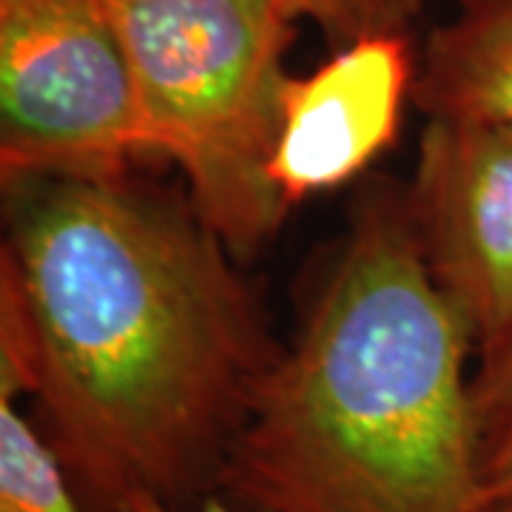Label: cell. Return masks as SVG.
Returning <instances> with one entry per match:
<instances>
[{
    "label": "cell",
    "mask_w": 512,
    "mask_h": 512,
    "mask_svg": "<svg viewBox=\"0 0 512 512\" xmlns=\"http://www.w3.org/2000/svg\"><path fill=\"white\" fill-rule=\"evenodd\" d=\"M0 262V399L35 396L92 512L191 507L274 362L231 251L117 180L15 185Z\"/></svg>",
    "instance_id": "1"
},
{
    "label": "cell",
    "mask_w": 512,
    "mask_h": 512,
    "mask_svg": "<svg viewBox=\"0 0 512 512\" xmlns=\"http://www.w3.org/2000/svg\"><path fill=\"white\" fill-rule=\"evenodd\" d=\"M470 345L407 202L367 200L214 490L251 512H484Z\"/></svg>",
    "instance_id": "2"
},
{
    "label": "cell",
    "mask_w": 512,
    "mask_h": 512,
    "mask_svg": "<svg viewBox=\"0 0 512 512\" xmlns=\"http://www.w3.org/2000/svg\"><path fill=\"white\" fill-rule=\"evenodd\" d=\"M123 40L146 154L180 168L191 211L234 256L279 231L268 177L296 37L271 0H106Z\"/></svg>",
    "instance_id": "3"
},
{
    "label": "cell",
    "mask_w": 512,
    "mask_h": 512,
    "mask_svg": "<svg viewBox=\"0 0 512 512\" xmlns=\"http://www.w3.org/2000/svg\"><path fill=\"white\" fill-rule=\"evenodd\" d=\"M146 154L134 74L106 0H0V171L117 180Z\"/></svg>",
    "instance_id": "4"
},
{
    "label": "cell",
    "mask_w": 512,
    "mask_h": 512,
    "mask_svg": "<svg viewBox=\"0 0 512 512\" xmlns=\"http://www.w3.org/2000/svg\"><path fill=\"white\" fill-rule=\"evenodd\" d=\"M404 202L473 345H501L512 333V128L430 120Z\"/></svg>",
    "instance_id": "5"
},
{
    "label": "cell",
    "mask_w": 512,
    "mask_h": 512,
    "mask_svg": "<svg viewBox=\"0 0 512 512\" xmlns=\"http://www.w3.org/2000/svg\"><path fill=\"white\" fill-rule=\"evenodd\" d=\"M416 60L407 35H370L288 77L268 177L288 205L353 180L393 146Z\"/></svg>",
    "instance_id": "6"
},
{
    "label": "cell",
    "mask_w": 512,
    "mask_h": 512,
    "mask_svg": "<svg viewBox=\"0 0 512 512\" xmlns=\"http://www.w3.org/2000/svg\"><path fill=\"white\" fill-rule=\"evenodd\" d=\"M410 97L430 120L512 128V0H461L427 37Z\"/></svg>",
    "instance_id": "7"
},
{
    "label": "cell",
    "mask_w": 512,
    "mask_h": 512,
    "mask_svg": "<svg viewBox=\"0 0 512 512\" xmlns=\"http://www.w3.org/2000/svg\"><path fill=\"white\" fill-rule=\"evenodd\" d=\"M0 512H83L49 439L0 399Z\"/></svg>",
    "instance_id": "8"
},
{
    "label": "cell",
    "mask_w": 512,
    "mask_h": 512,
    "mask_svg": "<svg viewBox=\"0 0 512 512\" xmlns=\"http://www.w3.org/2000/svg\"><path fill=\"white\" fill-rule=\"evenodd\" d=\"M478 464L487 507H512V333L481 353L473 376Z\"/></svg>",
    "instance_id": "9"
},
{
    "label": "cell",
    "mask_w": 512,
    "mask_h": 512,
    "mask_svg": "<svg viewBox=\"0 0 512 512\" xmlns=\"http://www.w3.org/2000/svg\"><path fill=\"white\" fill-rule=\"evenodd\" d=\"M291 20H308L336 46L370 35H407L427 0H271Z\"/></svg>",
    "instance_id": "10"
},
{
    "label": "cell",
    "mask_w": 512,
    "mask_h": 512,
    "mask_svg": "<svg viewBox=\"0 0 512 512\" xmlns=\"http://www.w3.org/2000/svg\"><path fill=\"white\" fill-rule=\"evenodd\" d=\"M117 512H251V510H242L237 504H231L228 498H222V495L211 493V495H202L197 504H191V507H171V504H165L160 498H151V495H134V498H128L126 504L120 507Z\"/></svg>",
    "instance_id": "11"
},
{
    "label": "cell",
    "mask_w": 512,
    "mask_h": 512,
    "mask_svg": "<svg viewBox=\"0 0 512 512\" xmlns=\"http://www.w3.org/2000/svg\"><path fill=\"white\" fill-rule=\"evenodd\" d=\"M484 512H512V507H487Z\"/></svg>",
    "instance_id": "12"
}]
</instances>
